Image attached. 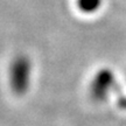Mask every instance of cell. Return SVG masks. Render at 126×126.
<instances>
[{
    "label": "cell",
    "instance_id": "obj_1",
    "mask_svg": "<svg viewBox=\"0 0 126 126\" xmlns=\"http://www.w3.org/2000/svg\"><path fill=\"white\" fill-rule=\"evenodd\" d=\"M33 64L26 55H18L9 65V85L15 94L22 96L31 85Z\"/></svg>",
    "mask_w": 126,
    "mask_h": 126
},
{
    "label": "cell",
    "instance_id": "obj_2",
    "mask_svg": "<svg viewBox=\"0 0 126 126\" xmlns=\"http://www.w3.org/2000/svg\"><path fill=\"white\" fill-rule=\"evenodd\" d=\"M117 88V78L114 76L112 70L109 68L100 69L96 72L94 77L92 78L90 84V94L96 100H105L111 92Z\"/></svg>",
    "mask_w": 126,
    "mask_h": 126
},
{
    "label": "cell",
    "instance_id": "obj_3",
    "mask_svg": "<svg viewBox=\"0 0 126 126\" xmlns=\"http://www.w3.org/2000/svg\"><path fill=\"white\" fill-rule=\"evenodd\" d=\"M78 9L85 14L96 13L103 5V0H76Z\"/></svg>",
    "mask_w": 126,
    "mask_h": 126
},
{
    "label": "cell",
    "instance_id": "obj_4",
    "mask_svg": "<svg viewBox=\"0 0 126 126\" xmlns=\"http://www.w3.org/2000/svg\"><path fill=\"white\" fill-rule=\"evenodd\" d=\"M118 105L122 109L126 110V97H120V98L118 99Z\"/></svg>",
    "mask_w": 126,
    "mask_h": 126
}]
</instances>
